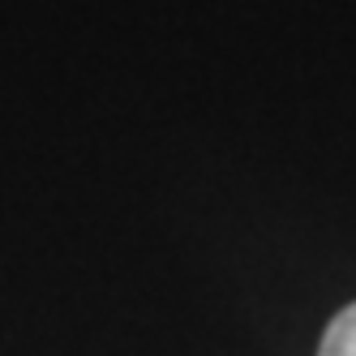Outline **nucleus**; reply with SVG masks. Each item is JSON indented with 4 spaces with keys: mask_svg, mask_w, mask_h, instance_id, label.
Listing matches in <instances>:
<instances>
[{
    "mask_svg": "<svg viewBox=\"0 0 356 356\" xmlns=\"http://www.w3.org/2000/svg\"><path fill=\"white\" fill-rule=\"evenodd\" d=\"M318 356H356V300L348 305V309H339L335 318H330Z\"/></svg>",
    "mask_w": 356,
    "mask_h": 356,
    "instance_id": "f257e3e1",
    "label": "nucleus"
}]
</instances>
